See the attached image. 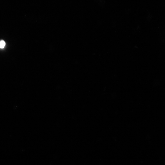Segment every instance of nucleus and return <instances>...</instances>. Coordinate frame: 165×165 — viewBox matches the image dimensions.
<instances>
[{"instance_id":"1","label":"nucleus","mask_w":165,"mask_h":165,"mask_svg":"<svg viewBox=\"0 0 165 165\" xmlns=\"http://www.w3.org/2000/svg\"><path fill=\"white\" fill-rule=\"evenodd\" d=\"M5 45V42L3 41L2 40L0 42V48H3Z\"/></svg>"}]
</instances>
